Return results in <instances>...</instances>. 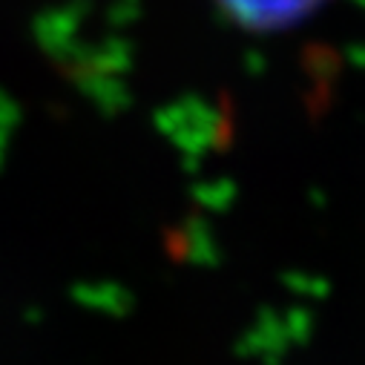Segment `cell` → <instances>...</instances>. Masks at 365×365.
Listing matches in <instances>:
<instances>
[{
  "mask_svg": "<svg viewBox=\"0 0 365 365\" xmlns=\"http://www.w3.org/2000/svg\"><path fill=\"white\" fill-rule=\"evenodd\" d=\"M325 0H216V6L242 29L270 32L308 18Z\"/></svg>",
  "mask_w": 365,
  "mask_h": 365,
  "instance_id": "6da1fadb",
  "label": "cell"
}]
</instances>
